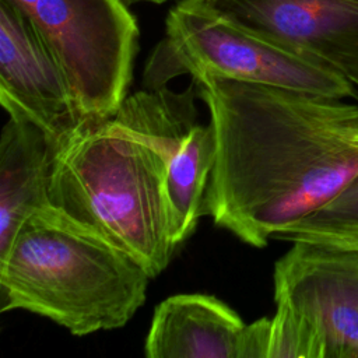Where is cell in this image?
Wrapping results in <instances>:
<instances>
[{"label": "cell", "instance_id": "1", "mask_svg": "<svg viewBox=\"0 0 358 358\" xmlns=\"http://www.w3.org/2000/svg\"><path fill=\"white\" fill-rule=\"evenodd\" d=\"M193 80L217 140L203 214L242 242L264 248L358 172V105L225 78Z\"/></svg>", "mask_w": 358, "mask_h": 358}, {"label": "cell", "instance_id": "2", "mask_svg": "<svg viewBox=\"0 0 358 358\" xmlns=\"http://www.w3.org/2000/svg\"><path fill=\"white\" fill-rule=\"evenodd\" d=\"M150 280L126 250L50 204L0 255V310H27L83 337L123 327Z\"/></svg>", "mask_w": 358, "mask_h": 358}, {"label": "cell", "instance_id": "3", "mask_svg": "<svg viewBox=\"0 0 358 358\" xmlns=\"http://www.w3.org/2000/svg\"><path fill=\"white\" fill-rule=\"evenodd\" d=\"M166 159L113 117L84 119L53 143L49 200L133 256L151 278L171 263Z\"/></svg>", "mask_w": 358, "mask_h": 358}, {"label": "cell", "instance_id": "4", "mask_svg": "<svg viewBox=\"0 0 358 358\" xmlns=\"http://www.w3.org/2000/svg\"><path fill=\"white\" fill-rule=\"evenodd\" d=\"M215 77L348 99L358 88L338 73L190 0H179L145 63L143 84L158 90L179 76Z\"/></svg>", "mask_w": 358, "mask_h": 358}, {"label": "cell", "instance_id": "5", "mask_svg": "<svg viewBox=\"0 0 358 358\" xmlns=\"http://www.w3.org/2000/svg\"><path fill=\"white\" fill-rule=\"evenodd\" d=\"M36 27L84 119L112 117L127 96L138 53L136 17L120 0H10Z\"/></svg>", "mask_w": 358, "mask_h": 358}, {"label": "cell", "instance_id": "6", "mask_svg": "<svg viewBox=\"0 0 358 358\" xmlns=\"http://www.w3.org/2000/svg\"><path fill=\"white\" fill-rule=\"evenodd\" d=\"M197 81L183 91L162 87L127 95L112 116L147 138L166 159L165 197L171 234L180 246L203 215V200L215 162L217 140L211 122H197Z\"/></svg>", "mask_w": 358, "mask_h": 358}, {"label": "cell", "instance_id": "7", "mask_svg": "<svg viewBox=\"0 0 358 358\" xmlns=\"http://www.w3.org/2000/svg\"><path fill=\"white\" fill-rule=\"evenodd\" d=\"M273 280L275 305L302 322L317 358H358V239H295Z\"/></svg>", "mask_w": 358, "mask_h": 358}, {"label": "cell", "instance_id": "8", "mask_svg": "<svg viewBox=\"0 0 358 358\" xmlns=\"http://www.w3.org/2000/svg\"><path fill=\"white\" fill-rule=\"evenodd\" d=\"M338 73L358 88V0H190Z\"/></svg>", "mask_w": 358, "mask_h": 358}, {"label": "cell", "instance_id": "9", "mask_svg": "<svg viewBox=\"0 0 358 358\" xmlns=\"http://www.w3.org/2000/svg\"><path fill=\"white\" fill-rule=\"evenodd\" d=\"M0 102L7 115L29 119L53 143L84 120L53 52L10 0H0Z\"/></svg>", "mask_w": 358, "mask_h": 358}, {"label": "cell", "instance_id": "10", "mask_svg": "<svg viewBox=\"0 0 358 358\" xmlns=\"http://www.w3.org/2000/svg\"><path fill=\"white\" fill-rule=\"evenodd\" d=\"M241 316L206 294H176L154 310L144 343L147 358H239Z\"/></svg>", "mask_w": 358, "mask_h": 358}, {"label": "cell", "instance_id": "11", "mask_svg": "<svg viewBox=\"0 0 358 358\" xmlns=\"http://www.w3.org/2000/svg\"><path fill=\"white\" fill-rule=\"evenodd\" d=\"M53 141L27 117L8 115L0 138V255L22 222L50 206Z\"/></svg>", "mask_w": 358, "mask_h": 358}, {"label": "cell", "instance_id": "12", "mask_svg": "<svg viewBox=\"0 0 358 358\" xmlns=\"http://www.w3.org/2000/svg\"><path fill=\"white\" fill-rule=\"evenodd\" d=\"M275 239H358V172L330 200Z\"/></svg>", "mask_w": 358, "mask_h": 358}, {"label": "cell", "instance_id": "13", "mask_svg": "<svg viewBox=\"0 0 358 358\" xmlns=\"http://www.w3.org/2000/svg\"><path fill=\"white\" fill-rule=\"evenodd\" d=\"M270 319L262 317L245 326L239 358H267Z\"/></svg>", "mask_w": 358, "mask_h": 358}, {"label": "cell", "instance_id": "14", "mask_svg": "<svg viewBox=\"0 0 358 358\" xmlns=\"http://www.w3.org/2000/svg\"><path fill=\"white\" fill-rule=\"evenodd\" d=\"M120 1H123L127 7L129 6H133V4H138V3H150V4H164V3H166V1H169V0H120Z\"/></svg>", "mask_w": 358, "mask_h": 358}]
</instances>
